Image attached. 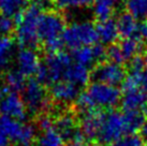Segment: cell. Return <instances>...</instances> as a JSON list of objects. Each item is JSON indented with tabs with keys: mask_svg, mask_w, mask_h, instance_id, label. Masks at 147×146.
I'll return each mask as SVG.
<instances>
[{
	"mask_svg": "<svg viewBox=\"0 0 147 146\" xmlns=\"http://www.w3.org/2000/svg\"><path fill=\"white\" fill-rule=\"evenodd\" d=\"M42 13V9L32 1H30L29 5L24 10L21 24L15 29V38L21 46L40 49L38 26Z\"/></svg>",
	"mask_w": 147,
	"mask_h": 146,
	"instance_id": "6da1fadb",
	"label": "cell"
},
{
	"mask_svg": "<svg viewBox=\"0 0 147 146\" xmlns=\"http://www.w3.org/2000/svg\"><path fill=\"white\" fill-rule=\"evenodd\" d=\"M62 41L65 46L71 51L83 46H92L99 41L97 27L92 22L74 23L65 28L62 33Z\"/></svg>",
	"mask_w": 147,
	"mask_h": 146,
	"instance_id": "7a4b0ae2",
	"label": "cell"
},
{
	"mask_svg": "<svg viewBox=\"0 0 147 146\" xmlns=\"http://www.w3.org/2000/svg\"><path fill=\"white\" fill-rule=\"evenodd\" d=\"M126 134H129V131L123 113L115 110H109L107 112H104L97 139L99 142L102 145L109 146L115 144Z\"/></svg>",
	"mask_w": 147,
	"mask_h": 146,
	"instance_id": "3957f363",
	"label": "cell"
},
{
	"mask_svg": "<svg viewBox=\"0 0 147 146\" xmlns=\"http://www.w3.org/2000/svg\"><path fill=\"white\" fill-rule=\"evenodd\" d=\"M65 28H67V20L60 11L51 10L42 13L38 26L40 49L45 43L62 39V33Z\"/></svg>",
	"mask_w": 147,
	"mask_h": 146,
	"instance_id": "277c9868",
	"label": "cell"
},
{
	"mask_svg": "<svg viewBox=\"0 0 147 146\" xmlns=\"http://www.w3.org/2000/svg\"><path fill=\"white\" fill-rule=\"evenodd\" d=\"M23 91L25 105L31 114L39 116L41 114H46L45 112L51 109L53 101L49 95H47L46 86L42 85L37 78L30 77Z\"/></svg>",
	"mask_w": 147,
	"mask_h": 146,
	"instance_id": "5b68a950",
	"label": "cell"
},
{
	"mask_svg": "<svg viewBox=\"0 0 147 146\" xmlns=\"http://www.w3.org/2000/svg\"><path fill=\"white\" fill-rule=\"evenodd\" d=\"M97 110H112L121 101V91L115 86L92 82L85 90Z\"/></svg>",
	"mask_w": 147,
	"mask_h": 146,
	"instance_id": "8992f818",
	"label": "cell"
},
{
	"mask_svg": "<svg viewBox=\"0 0 147 146\" xmlns=\"http://www.w3.org/2000/svg\"><path fill=\"white\" fill-rule=\"evenodd\" d=\"M126 77V70L123 66L112 61L100 62L90 71V80L92 82L115 87H117L119 84H123Z\"/></svg>",
	"mask_w": 147,
	"mask_h": 146,
	"instance_id": "52a82bcc",
	"label": "cell"
},
{
	"mask_svg": "<svg viewBox=\"0 0 147 146\" xmlns=\"http://www.w3.org/2000/svg\"><path fill=\"white\" fill-rule=\"evenodd\" d=\"M49 73V84H55L63 80L67 69L73 64V58L65 51L55 54H46L43 61Z\"/></svg>",
	"mask_w": 147,
	"mask_h": 146,
	"instance_id": "ba28073f",
	"label": "cell"
},
{
	"mask_svg": "<svg viewBox=\"0 0 147 146\" xmlns=\"http://www.w3.org/2000/svg\"><path fill=\"white\" fill-rule=\"evenodd\" d=\"M27 107L23 97L17 93H9L0 99V113L1 115L23 122L27 117Z\"/></svg>",
	"mask_w": 147,
	"mask_h": 146,
	"instance_id": "9c48e42d",
	"label": "cell"
},
{
	"mask_svg": "<svg viewBox=\"0 0 147 146\" xmlns=\"http://www.w3.org/2000/svg\"><path fill=\"white\" fill-rule=\"evenodd\" d=\"M81 95V87L67 81H60L52 85L49 97L56 103H72Z\"/></svg>",
	"mask_w": 147,
	"mask_h": 146,
	"instance_id": "30bf717a",
	"label": "cell"
},
{
	"mask_svg": "<svg viewBox=\"0 0 147 146\" xmlns=\"http://www.w3.org/2000/svg\"><path fill=\"white\" fill-rule=\"evenodd\" d=\"M104 112L102 110H94L82 115L80 122V129L83 132L86 141H94L98 139Z\"/></svg>",
	"mask_w": 147,
	"mask_h": 146,
	"instance_id": "8fae6325",
	"label": "cell"
},
{
	"mask_svg": "<svg viewBox=\"0 0 147 146\" xmlns=\"http://www.w3.org/2000/svg\"><path fill=\"white\" fill-rule=\"evenodd\" d=\"M40 64H41L40 55L36 49L23 47L18 52L17 55L18 71L25 77H31L32 75H36Z\"/></svg>",
	"mask_w": 147,
	"mask_h": 146,
	"instance_id": "7c38bea8",
	"label": "cell"
},
{
	"mask_svg": "<svg viewBox=\"0 0 147 146\" xmlns=\"http://www.w3.org/2000/svg\"><path fill=\"white\" fill-rule=\"evenodd\" d=\"M54 127L60 134L63 142H73L74 138L80 131V126L76 122L75 116L72 113H65L60 115L54 120Z\"/></svg>",
	"mask_w": 147,
	"mask_h": 146,
	"instance_id": "4fadbf2b",
	"label": "cell"
},
{
	"mask_svg": "<svg viewBox=\"0 0 147 146\" xmlns=\"http://www.w3.org/2000/svg\"><path fill=\"white\" fill-rule=\"evenodd\" d=\"M119 36L123 39L141 36V26H139L138 20L128 12L120 13L116 20Z\"/></svg>",
	"mask_w": 147,
	"mask_h": 146,
	"instance_id": "5bb4252c",
	"label": "cell"
},
{
	"mask_svg": "<svg viewBox=\"0 0 147 146\" xmlns=\"http://www.w3.org/2000/svg\"><path fill=\"white\" fill-rule=\"evenodd\" d=\"M120 103L123 112L143 111L147 105V95L140 89L125 93H123Z\"/></svg>",
	"mask_w": 147,
	"mask_h": 146,
	"instance_id": "9a60e30c",
	"label": "cell"
},
{
	"mask_svg": "<svg viewBox=\"0 0 147 146\" xmlns=\"http://www.w3.org/2000/svg\"><path fill=\"white\" fill-rule=\"evenodd\" d=\"M96 27H97V31H98L99 40L102 42V44L111 45L116 43V40L119 38L116 20L111 17L109 20L98 22Z\"/></svg>",
	"mask_w": 147,
	"mask_h": 146,
	"instance_id": "2e32d148",
	"label": "cell"
},
{
	"mask_svg": "<svg viewBox=\"0 0 147 146\" xmlns=\"http://www.w3.org/2000/svg\"><path fill=\"white\" fill-rule=\"evenodd\" d=\"M89 80L90 71L88 70V68L75 62L67 69L62 81L70 82L78 87H82V86H85Z\"/></svg>",
	"mask_w": 147,
	"mask_h": 146,
	"instance_id": "e0dca14e",
	"label": "cell"
},
{
	"mask_svg": "<svg viewBox=\"0 0 147 146\" xmlns=\"http://www.w3.org/2000/svg\"><path fill=\"white\" fill-rule=\"evenodd\" d=\"M24 125L25 124H22L21 122L8 116H4V115L0 116V126L12 143H16V144L20 143L23 135V131H24Z\"/></svg>",
	"mask_w": 147,
	"mask_h": 146,
	"instance_id": "ac0fdd59",
	"label": "cell"
},
{
	"mask_svg": "<svg viewBox=\"0 0 147 146\" xmlns=\"http://www.w3.org/2000/svg\"><path fill=\"white\" fill-rule=\"evenodd\" d=\"M31 0H0V14L12 18L24 11Z\"/></svg>",
	"mask_w": 147,
	"mask_h": 146,
	"instance_id": "d6986e66",
	"label": "cell"
},
{
	"mask_svg": "<svg viewBox=\"0 0 147 146\" xmlns=\"http://www.w3.org/2000/svg\"><path fill=\"white\" fill-rule=\"evenodd\" d=\"M26 77L18 70H10L4 74V85L11 93H17L24 90L26 86Z\"/></svg>",
	"mask_w": 147,
	"mask_h": 146,
	"instance_id": "ffe728a7",
	"label": "cell"
},
{
	"mask_svg": "<svg viewBox=\"0 0 147 146\" xmlns=\"http://www.w3.org/2000/svg\"><path fill=\"white\" fill-rule=\"evenodd\" d=\"M117 0H94V11L98 22L111 18Z\"/></svg>",
	"mask_w": 147,
	"mask_h": 146,
	"instance_id": "44dd1931",
	"label": "cell"
},
{
	"mask_svg": "<svg viewBox=\"0 0 147 146\" xmlns=\"http://www.w3.org/2000/svg\"><path fill=\"white\" fill-rule=\"evenodd\" d=\"M126 124L128 127L129 134L135 133L138 130H141L144 124L146 122V116L143 111H133V112H123Z\"/></svg>",
	"mask_w": 147,
	"mask_h": 146,
	"instance_id": "7402d4cb",
	"label": "cell"
},
{
	"mask_svg": "<svg viewBox=\"0 0 147 146\" xmlns=\"http://www.w3.org/2000/svg\"><path fill=\"white\" fill-rule=\"evenodd\" d=\"M72 58L76 64H80L85 67H90L94 64L97 65V61L94 58L92 46H83L78 49L72 51Z\"/></svg>",
	"mask_w": 147,
	"mask_h": 146,
	"instance_id": "603a6c76",
	"label": "cell"
},
{
	"mask_svg": "<svg viewBox=\"0 0 147 146\" xmlns=\"http://www.w3.org/2000/svg\"><path fill=\"white\" fill-rule=\"evenodd\" d=\"M121 51H123V55L126 60H130L134 56L138 55L141 47H142V40L141 36H136V38H129V39H123L121 43H119Z\"/></svg>",
	"mask_w": 147,
	"mask_h": 146,
	"instance_id": "cb8c5ba5",
	"label": "cell"
},
{
	"mask_svg": "<svg viewBox=\"0 0 147 146\" xmlns=\"http://www.w3.org/2000/svg\"><path fill=\"white\" fill-rule=\"evenodd\" d=\"M62 144L63 140L54 127L43 132V134L38 140L37 146H62Z\"/></svg>",
	"mask_w": 147,
	"mask_h": 146,
	"instance_id": "d4e9b609",
	"label": "cell"
},
{
	"mask_svg": "<svg viewBox=\"0 0 147 146\" xmlns=\"http://www.w3.org/2000/svg\"><path fill=\"white\" fill-rule=\"evenodd\" d=\"M127 10L136 20L147 18V0H127Z\"/></svg>",
	"mask_w": 147,
	"mask_h": 146,
	"instance_id": "484cf974",
	"label": "cell"
},
{
	"mask_svg": "<svg viewBox=\"0 0 147 146\" xmlns=\"http://www.w3.org/2000/svg\"><path fill=\"white\" fill-rule=\"evenodd\" d=\"M94 2V0H53L54 7L58 11L63 10V9L88 7Z\"/></svg>",
	"mask_w": 147,
	"mask_h": 146,
	"instance_id": "4316f807",
	"label": "cell"
},
{
	"mask_svg": "<svg viewBox=\"0 0 147 146\" xmlns=\"http://www.w3.org/2000/svg\"><path fill=\"white\" fill-rule=\"evenodd\" d=\"M106 58L112 62L118 65H123L127 61L119 43H114L106 47Z\"/></svg>",
	"mask_w": 147,
	"mask_h": 146,
	"instance_id": "83f0119b",
	"label": "cell"
},
{
	"mask_svg": "<svg viewBox=\"0 0 147 146\" xmlns=\"http://www.w3.org/2000/svg\"><path fill=\"white\" fill-rule=\"evenodd\" d=\"M143 140L139 134H126L117 142L113 144V146H143Z\"/></svg>",
	"mask_w": 147,
	"mask_h": 146,
	"instance_id": "f1b7e54d",
	"label": "cell"
},
{
	"mask_svg": "<svg viewBox=\"0 0 147 146\" xmlns=\"http://www.w3.org/2000/svg\"><path fill=\"white\" fill-rule=\"evenodd\" d=\"M129 68H130V73H138L142 72L147 69V61L146 57L143 55H136L132 59H130L129 62Z\"/></svg>",
	"mask_w": 147,
	"mask_h": 146,
	"instance_id": "f546056e",
	"label": "cell"
},
{
	"mask_svg": "<svg viewBox=\"0 0 147 146\" xmlns=\"http://www.w3.org/2000/svg\"><path fill=\"white\" fill-rule=\"evenodd\" d=\"M15 24L12 18L0 14V36H11L15 32Z\"/></svg>",
	"mask_w": 147,
	"mask_h": 146,
	"instance_id": "4dcf8cb0",
	"label": "cell"
},
{
	"mask_svg": "<svg viewBox=\"0 0 147 146\" xmlns=\"http://www.w3.org/2000/svg\"><path fill=\"white\" fill-rule=\"evenodd\" d=\"M15 38L13 36H0V54L8 56L11 53L14 45Z\"/></svg>",
	"mask_w": 147,
	"mask_h": 146,
	"instance_id": "1f68e13d",
	"label": "cell"
},
{
	"mask_svg": "<svg viewBox=\"0 0 147 146\" xmlns=\"http://www.w3.org/2000/svg\"><path fill=\"white\" fill-rule=\"evenodd\" d=\"M37 125L38 128L42 132H45L47 130L54 128V120L49 114H41L37 116Z\"/></svg>",
	"mask_w": 147,
	"mask_h": 146,
	"instance_id": "d6a6232c",
	"label": "cell"
},
{
	"mask_svg": "<svg viewBox=\"0 0 147 146\" xmlns=\"http://www.w3.org/2000/svg\"><path fill=\"white\" fill-rule=\"evenodd\" d=\"M130 74L134 77L139 89L142 90L143 93H145L147 95V69L142 71V72L130 73Z\"/></svg>",
	"mask_w": 147,
	"mask_h": 146,
	"instance_id": "836d02e7",
	"label": "cell"
},
{
	"mask_svg": "<svg viewBox=\"0 0 147 146\" xmlns=\"http://www.w3.org/2000/svg\"><path fill=\"white\" fill-rule=\"evenodd\" d=\"M92 51H94V55L97 61V65L100 62L105 61L106 58V49L103 46V44L100 43H96L94 45H92Z\"/></svg>",
	"mask_w": 147,
	"mask_h": 146,
	"instance_id": "e575fe53",
	"label": "cell"
},
{
	"mask_svg": "<svg viewBox=\"0 0 147 146\" xmlns=\"http://www.w3.org/2000/svg\"><path fill=\"white\" fill-rule=\"evenodd\" d=\"M11 140L0 126V146H11Z\"/></svg>",
	"mask_w": 147,
	"mask_h": 146,
	"instance_id": "d590c367",
	"label": "cell"
},
{
	"mask_svg": "<svg viewBox=\"0 0 147 146\" xmlns=\"http://www.w3.org/2000/svg\"><path fill=\"white\" fill-rule=\"evenodd\" d=\"M141 36L147 42V18L144 20L141 26Z\"/></svg>",
	"mask_w": 147,
	"mask_h": 146,
	"instance_id": "8d00e7d4",
	"label": "cell"
},
{
	"mask_svg": "<svg viewBox=\"0 0 147 146\" xmlns=\"http://www.w3.org/2000/svg\"><path fill=\"white\" fill-rule=\"evenodd\" d=\"M141 138H142V140H143L144 143H146L147 145V122L144 124V126L142 127V129H141Z\"/></svg>",
	"mask_w": 147,
	"mask_h": 146,
	"instance_id": "74e56055",
	"label": "cell"
},
{
	"mask_svg": "<svg viewBox=\"0 0 147 146\" xmlns=\"http://www.w3.org/2000/svg\"><path fill=\"white\" fill-rule=\"evenodd\" d=\"M11 93V91L9 90L8 87L0 83V99H2V98H3L4 96H5L7 93Z\"/></svg>",
	"mask_w": 147,
	"mask_h": 146,
	"instance_id": "f35d334b",
	"label": "cell"
},
{
	"mask_svg": "<svg viewBox=\"0 0 147 146\" xmlns=\"http://www.w3.org/2000/svg\"><path fill=\"white\" fill-rule=\"evenodd\" d=\"M8 61H9L8 56H4V55H1V54H0V70L8 64Z\"/></svg>",
	"mask_w": 147,
	"mask_h": 146,
	"instance_id": "ab89813d",
	"label": "cell"
},
{
	"mask_svg": "<svg viewBox=\"0 0 147 146\" xmlns=\"http://www.w3.org/2000/svg\"><path fill=\"white\" fill-rule=\"evenodd\" d=\"M68 146H84V145H76V144H70Z\"/></svg>",
	"mask_w": 147,
	"mask_h": 146,
	"instance_id": "60d3db41",
	"label": "cell"
},
{
	"mask_svg": "<svg viewBox=\"0 0 147 146\" xmlns=\"http://www.w3.org/2000/svg\"><path fill=\"white\" fill-rule=\"evenodd\" d=\"M94 146H106V145H94Z\"/></svg>",
	"mask_w": 147,
	"mask_h": 146,
	"instance_id": "b9f144b4",
	"label": "cell"
}]
</instances>
